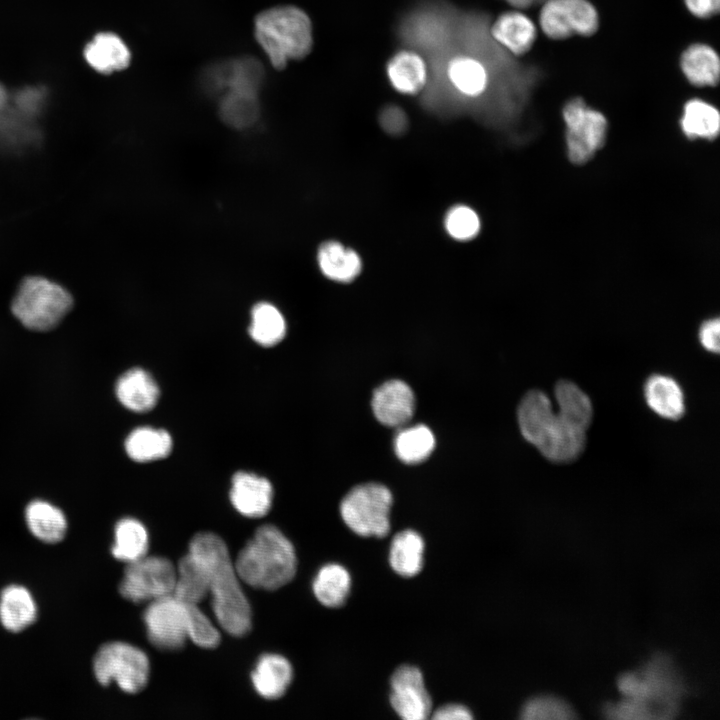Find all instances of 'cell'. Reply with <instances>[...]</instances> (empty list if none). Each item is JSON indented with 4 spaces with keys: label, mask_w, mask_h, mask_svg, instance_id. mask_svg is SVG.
<instances>
[{
    "label": "cell",
    "mask_w": 720,
    "mask_h": 720,
    "mask_svg": "<svg viewBox=\"0 0 720 720\" xmlns=\"http://www.w3.org/2000/svg\"><path fill=\"white\" fill-rule=\"evenodd\" d=\"M188 552L204 565L208 576L211 606L219 625L234 637L247 635L252 613L225 542L211 532L194 535Z\"/></svg>",
    "instance_id": "6da1fadb"
},
{
    "label": "cell",
    "mask_w": 720,
    "mask_h": 720,
    "mask_svg": "<svg viewBox=\"0 0 720 720\" xmlns=\"http://www.w3.org/2000/svg\"><path fill=\"white\" fill-rule=\"evenodd\" d=\"M517 418L524 439L551 462L574 461L585 448L586 430L559 410L554 411L543 391L530 390L523 396Z\"/></svg>",
    "instance_id": "7a4b0ae2"
},
{
    "label": "cell",
    "mask_w": 720,
    "mask_h": 720,
    "mask_svg": "<svg viewBox=\"0 0 720 720\" xmlns=\"http://www.w3.org/2000/svg\"><path fill=\"white\" fill-rule=\"evenodd\" d=\"M234 567L249 586L274 591L294 578L297 558L289 539L274 525L266 524L239 551Z\"/></svg>",
    "instance_id": "3957f363"
},
{
    "label": "cell",
    "mask_w": 720,
    "mask_h": 720,
    "mask_svg": "<svg viewBox=\"0 0 720 720\" xmlns=\"http://www.w3.org/2000/svg\"><path fill=\"white\" fill-rule=\"evenodd\" d=\"M254 34L270 63L278 70L289 61L306 57L313 45L312 24L308 15L292 5L271 7L259 13Z\"/></svg>",
    "instance_id": "277c9868"
},
{
    "label": "cell",
    "mask_w": 720,
    "mask_h": 720,
    "mask_svg": "<svg viewBox=\"0 0 720 720\" xmlns=\"http://www.w3.org/2000/svg\"><path fill=\"white\" fill-rule=\"evenodd\" d=\"M623 696L644 706L651 719L674 717L685 687L671 659L653 656L639 671L623 673L617 680Z\"/></svg>",
    "instance_id": "5b68a950"
},
{
    "label": "cell",
    "mask_w": 720,
    "mask_h": 720,
    "mask_svg": "<svg viewBox=\"0 0 720 720\" xmlns=\"http://www.w3.org/2000/svg\"><path fill=\"white\" fill-rule=\"evenodd\" d=\"M71 293L47 277L31 275L19 284L11 303L16 319L33 331L56 328L73 307Z\"/></svg>",
    "instance_id": "8992f818"
},
{
    "label": "cell",
    "mask_w": 720,
    "mask_h": 720,
    "mask_svg": "<svg viewBox=\"0 0 720 720\" xmlns=\"http://www.w3.org/2000/svg\"><path fill=\"white\" fill-rule=\"evenodd\" d=\"M393 502L387 487L365 483L352 488L340 504L344 523L357 535L385 537L390 530L389 513Z\"/></svg>",
    "instance_id": "52a82bcc"
},
{
    "label": "cell",
    "mask_w": 720,
    "mask_h": 720,
    "mask_svg": "<svg viewBox=\"0 0 720 720\" xmlns=\"http://www.w3.org/2000/svg\"><path fill=\"white\" fill-rule=\"evenodd\" d=\"M93 672L102 686L115 682L122 691L135 694L146 687L150 665L142 650L114 641L98 649L93 659Z\"/></svg>",
    "instance_id": "ba28073f"
},
{
    "label": "cell",
    "mask_w": 720,
    "mask_h": 720,
    "mask_svg": "<svg viewBox=\"0 0 720 720\" xmlns=\"http://www.w3.org/2000/svg\"><path fill=\"white\" fill-rule=\"evenodd\" d=\"M176 584V568L160 556H144L127 563L119 585L123 598L139 604L173 595Z\"/></svg>",
    "instance_id": "9c48e42d"
},
{
    "label": "cell",
    "mask_w": 720,
    "mask_h": 720,
    "mask_svg": "<svg viewBox=\"0 0 720 720\" xmlns=\"http://www.w3.org/2000/svg\"><path fill=\"white\" fill-rule=\"evenodd\" d=\"M562 114L567 128L569 159L575 164H583L604 144L607 120L601 112L589 108L581 98L566 103Z\"/></svg>",
    "instance_id": "30bf717a"
},
{
    "label": "cell",
    "mask_w": 720,
    "mask_h": 720,
    "mask_svg": "<svg viewBox=\"0 0 720 720\" xmlns=\"http://www.w3.org/2000/svg\"><path fill=\"white\" fill-rule=\"evenodd\" d=\"M149 642L159 650L176 651L188 639L189 603L174 595L149 602L144 614Z\"/></svg>",
    "instance_id": "8fae6325"
},
{
    "label": "cell",
    "mask_w": 720,
    "mask_h": 720,
    "mask_svg": "<svg viewBox=\"0 0 720 720\" xmlns=\"http://www.w3.org/2000/svg\"><path fill=\"white\" fill-rule=\"evenodd\" d=\"M542 31L551 39L590 36L599 26L598 13L587 0H547L539 16Z\"/></svg>",
    "instance_id": "7c38bea8"
},
{
    "label": "cell",
    "mask_w": 720,
    "mask_h": 720,
    "mask_svg": "<svg viewBox=\"0 0 720 720\" xmlns=\"http://www.w3.org/2000/svg\"><path fill=\"white\" fill-rule=\"evenodd\" d=\"M390 702L404 720H424L430 715L432 701L417 667L402 665L395 670L391 677Z\"/></svg>",
    "instance_id": "4fadbf2b"
},
{
    "label": "cell",
    "mask_w": 720,
    "mask_h": 720,
    "mask_svg": "<svg viewBox=\"0 0 720 720\" xmlns=\"http://www.w3.org/2000/svg\"><path fill=\"white\" fill-rule=\"evenodd\" d=\"M371 406L380 423L400 427L412 418L415 398L405 382L394 379L384 382L373 392Z\"/></svg>",
    "instance_id": "5bb4252c"
},
{
    "label": "cell",
    "mask_w": 720,
    "mask_h": 720,
    "mask_svg": "<svg viewBox=\"0 0 720 720\" xmlns=\"http://www.w3.org/2000/svg\"><path fill=\"white\" fill-rule=\"evenodd\" d=\"M273 487L268 479L238 471L232 478L230 500L234 508L249 518L265 516L272 505Z\"/></svg>",
    "instance_id": "9a60e30c"
},
{
    "label": "cell",
    "mask_w": 720,
    "mask_h": 720,
    "mask_svg": "<svg viewBox=\"0 0 720 720\" xmlns=\"http://www.w3.org/2000/svg\"><path fill=\"white\" fill-rule=\"evenodd\" d=\"M115 394L124 407L143 413L155 407L159 400L160 390L150 373L135 367L127 370L118 378Z\"/></svg>",
    "instance_id": "2e32d148"
},
{
    "label": "cell",
    "mask_w": 720,
    "mask_h": 720,
    "mask_svg": "<svg viewBox=\"0 0 720 720\" xmlns=\"http://www.w3.org/2000/svg\"><path fill=\"white\" fill-rule=\"evenodd\" d=\"M83 55L88 65L102 74L124 70L131 60L126 43L112 32L96 34L85 46Z\"/></svg>",
    "instance_id": "e0dca14e"
},
{
    "label": "cell",
    "mask_w": 720,
    "mask_h": 720,
    "mask_svg": "<svg viewBox=\"0 0 720 720\" xmlns=\"http://www.w3.org/2000/svg\"><path fill=\"white\" fill-rule=\"evenodd\" d=\"M644 398L658 416L679 420L685 414V398L680 384L663 374L650 375L644 383Z\"/></svg>",
    "instance_id": "ac0fdd59"
},
{
    "label": "cell",
    "mask_w": 720,
    "mask_h": 720,
    "mask_svg": "<svg viewBox=\"0 0 720 720\" xmlns=\"http://www.w3.org/2000/svg\"><path fill=\"white\" fill-rule=\"evenodd\" d=\"M490 33L500 46L517 56L528 52L536 39L534 23L519 11L501 14L493 23Z\"/></svg>",
    "instance_id": "d6986e66"
},
{
    "label": "cell",
    "mask_w": 720,
    "mask_h": 720,
    "mask_svg": "<svg viewBox=\"0 0 720 720\" xmlns=\"http://www.w3.org/2000/svg\"><path fill=\"white\" fill-rule=\"evenodd\" d=\"M293 669L290 662L281 655H262L251 674L256 692L268 700L281 698L290 686Z\"/></svg>",
    "instance_id": "ffe728a7"
},
{
    "label": "cell",
    "mask_w": 720,
    "mask_h": 720,
    "mask_svg": "<svg viewBox=\"0 0 720 720\" xmlns=\"http://www.w3.org/2000/svg\"><path fill=\"white\" fill-rule=\"evenodd\" d=\"M38 615L36 601L31 592L19 584H10L0 593V622L13 633L32 625Z\"/></svg>",
    "instance_id": "44dd1931"
},
{
    "label": "cell",
    "mask_w": 720,
    "mask_h": 720,
    "mask_svg": "<svg viewBox=\"0 0 720 720\" xmlns=\"http://www.w3.org/2000/svg\"><path fill=\"white\" fill-rule=\"evenodd\" d=\"M40 139L36 121L20 115L8 104L0 115V152L23 154L37 147Z\"/></svg>",
    "instance_id": "7402d4cb"
},
{
    "label": "cell",
    "mask_w": 720,
    "mask_h": 720,
    "mask_svg": "<svg viewBox=\"0 0 720 720\" xmlns=\"http://www.w3.org/2000/svg\"><path fill=\"white\" fill-rule=\"evenodd\" d=\"M388 79L398 92L414 95L427 81V65L423 57L412 50H401L387 63Z\"/></svg>",
    "instance_id": "603a6c76"
},
{
    "label": "cell",
    "mask_w": 720,
    "mask_h": 720,
    "mask_svg": "<svg viewBox=\"0 0 720 720\" xmlns=\"http://www.w3.org/2000/svg\"><path fill=\"white\" fill-rule=\"evenodd\" d=\"M317 264L326 278L341 283L354 280L362 268L359 255L338 241H326L319 246Z\"/></svg>",
    "instance_id": "cb8c5ba5"
},
{
    "label": "cell",
    "mask_w": 720,
    "mask_h": 720,
    "mask_svg": "<svg viewBox=\"0 0 720 720\" xmlns=\"http://www.w3.org/2000/svg\"><path fill=\"white\" fill-rule=\"evenodd\" d=\"M25 521L31 534L48 544L62 541L68 527L63 511L43 500H34L26 506Z\"/></svg>",
    "instance_id": "d4e9b609"
},
{
    "label": "cell",
    "mask_w": 720,
    "mask_h": 720,
    "mask_svg": "<svg viewBox=\"0 0 720 720\" xmlns=\"http://www.w3.org/2000/svg\"><path fill=\"white\" fill-rule=\"evenodd\" d=\"M680 64L688 81L695 86H714L719 81L720 60L708 45L698 43L689 46L682 53Z\"/></svg>",
    "instance_id": "484cf974"
},
{
    "label": "cell",
    "mask_w": 720,
    "mask_h": 720,
    "mask_svg": "<svg viewBox=\"0 0 720 720\" xmlns=\"http://www.w3.org/2000/svg\"><path fill=\"white\" fill-rule=\"evenodd\" d=\"M172 445V438L166 430L148 426L134 429L125 440L127 455L141 463L167 457Z\"/></svg>",
    "instance_id": "4316f807"
},
{
    "label": "cell",
    "mask_w": 720,
    "mask_h": 720,
    "mask_svg": "<svg viewBox=\"0 0 720 720\" xmlns=\"http://www.w3.org/2000/svg\"><path fill=\"white\" fill-rule=\"evenodd\" d=\"M425 544L419 533L403 530L397 533L390 545L389 563L392 569L403 577L417 575L423 567Z\"/></svg>",
    "instance_id": "83f0119b"
},
{
    "label": "cell",
    "mask_w": 720,
    "mask_h": 720,
    "mask_svg": "<svg viewBox=\"0 0 720 720\" xmlns=\"http://www.w3.org/2000/svg\"><path fill=\"white\" fill-rule=\"evenodd\" d=\"M208 594L206 569L197 557L188 552L178 562L173 595L183 602L198 605Z\"/></svg>",
    "instance_id": "f1b7e54d"
},
{
    "label": "cell",
    "mask_w": 720,
    "mask_h": 720,
    "mask_svg": "<svg viewBox=\"0 0 720 720\" xmlns=\"http://www.w3.org/2000/svg\"><path fill=\"white\" fill-rule=\"evenodd\" d=\"M148 533L137 519H120L114 527V543L111 554L117 560L130 563L146 556L148 551Z\"/></svg>",
    "instance_id": "f546056e"
},
{
    "label": "cell",
    "mask_w": 720,
    "mask_h": 720,
    "mask_svg": "<svg viewBox=\"0 0 720 720\" xmlns=\"http://www.w3.org/2000/svg\"><path fill=\"white\" fill-rule=\"evenodd\" d=\"M250 337L259 345L272 347L286 335V321L281 311L272 303L262 301L251 309Z\"/></svg>",
    "instance_id": "4dcf8cb0"
},
{
    "label": "cell",
    "mask_w": 720,
    "mask_h": 720,
    "mask_svg": "<svg viewBox=\"0 0 720 720\" xmlns=\"http://www.w3.org/2000/svg\"><path fill=\"white\" fill-rule=\"evenodd\" d=\"M312 587L315 597L322 605L340 607L350 592L351 577L345 567L336 563L326 564L319 569Z\"/></svg>",
    "instance_id": "1f68e13d"
},
{
    "label": "cell",
    "mask_w": 720,
    "mask_h": 720,
    "mask_svg": "<svg viewBox=\"0 0 720 720\" xmlns=\"http://www.w3.org/2000/svg\"><path fill=\"white\" fill-rule=\"evenodd\" d=\"M447 77L451 85L467 97L481 95L488 85V72L485 66L470 56L451 59L447 66Z\"/></svg>",
    "instance_id": "d6a6232c"
},
{
    "label": "cell",
    "mask_w": 720,
    "mask_h": 720,
    "mask_svg": "<svg viewBox=\"0 0 720 720\" xmlns=\"http://www.w3.org/2000/svg\"><path fill=\"white\" fill-rule=\"evenodd\" d=\"M396 456L406 464H417L427 459L435 446L432 431L423 424L403 428L394 438Z\"/></svg>",
    "instance_id": "836d02e7"
},
{
    "label": "cell",
    "mask_w": 720,
    "mask_h": 720,
    "mask_svg": "<svg viewBox=\"0 0 720 720\" xmlns=\"http://www.w3.org/2000/svg\"><path fill=\"white\" fill-rule=\"evenodd\" d=\"M221 119L235 129L255 124L260 114L258 95L248 92H225L219 105Z\"/></svg>",
    "instance_id": "e575fe53"
},
{
    "label": "cell",
    "mask_w": 720,
    "mask_h": 720,
    "mask_svg": "<svg viewBox=\"0 0 720 720\" xmlns=\"http://www.w3.org/2000/svg\"><path fill=\"white\" fill-rule=\"evenodd\" d=\"M681 127L689 138H715L720 129V115L711 104L692 99L684 106Z\"/></svg>",
    "instance_id": "d590c367"
},
{
    "label": "cell",
    "mask_w": 720,
    "mask_h": 720,
    "mask_svg": "<svg viewBox=\"0 0 720 720\" xmlns=\"http://www.w3.org/2000/svg\"><path fill=\"white\" fill-rule=\"evenodd\" d=\"M554 394L558 410L587 431L593 417V407L588 395L569 380L557 382Z\"/></svg>",
    "instance_id": "8d00e7d4"
},
{
    "label": "cell",
    "mask_w": 720,
    "mask_h": 720,
    "mask_svg": "<svg viewBox=\"0 0 720 720\" xmlns=\"http://www.w3.org/2000/svg\"><path fill=\"white\" fill-rule=\"evenodd\" d=\"M520 717L526 720H566L575 718L576 712L564 699L542 694L531 697L524 703L520 710Z\"/></svg>",
    "instance_id": "74e56055"
},
{
    "label": "cell",
    "mask_w": 720,
    "mask_h": 720,
    "mask_svg": "<svg viewBox=\"0 0 720 720\" xmlns=\"http://www.w3.org/2000/svg\"><path fill=\"white\" fill-rule=\"evenodd\" d=\"M446 232L455 240H471L480 231L478 214L470 207L456 205L448 210L444 218Z\"/></svg>",
    "instance_id": "f35d334b"
},
{
    "label": "cell",
    "mask_w": 720,
    "mask_h": 720,
    "mask_svg": "<svg viewBox=\"0 0 720 720\" xmlns=\"http://www.w3.org/2000/svg\"><path fill=\"white\" fill-rule=\"evenodd\" d=\"M48 92L40 86H28L18 89L9 99V107L20 115L37 121L45 111Z\"/></svg>",
    "instance_id": "ab89813d"
},
{
    "label": "cell",
    "mask_w": 720,
    "mask_h": 720,
    "mask_svg": "<svg viewBox=\"0 0 720 720\" xmlns=\"http://www.w3.org/2000/svg\"><path fill=\"white\" fill-rule=\"evenodd\" d=\"M188 638L204 649H214L221 641L219 631L209 618L198 608V605L190 603Z\"/></svg>",
    "instance_id": "60d3db41"
},
{
    "label": "cell",
    "mask_w": 720,
    "mask_h": 720,
    "mask_svg": "<svg viewBox=\"0 0 720 720\" xmlns=\"http://www.w3.org/2000/svg\"><path fill=\"white\" fill-rule=\"evenodd\" d=\"M381 127L391 135H400L408 127L406 113L396 105L384 107L379 115Z\"/></svg>",
    "instance_id": "b9f144b4"
},
{
    "label": "cell",
    "mask_w": 720,
    "mask_h": 720,
    "mask_svg": "<svg viewBox=\"0 0 720 720\" xmlns=\"http://www.w3.org/2000/svg\"><path fill=\"white\" fill-rule=\"evenodd\" d=\"M720 321L719 318H713L704 321L698 332L700 344L705 350L718 354L720 350L719 341Z\"/></svg>",
    "instance_id": "7bdbcfd3"
},
{
    "label": "cell",
    "mask_w": 720,
    "mask_h": 720,
    "mask_svg": "<svg viewBox=\"0 0 720 720\" xmlns=\"http://www.w3.org/2000/svg\"><path fill=\"white\" fill-rule=\"evenodd\" d=\"M436 720H470L473 718L470 710L460 704H446L438 708L432 715Z\"/></svg>",
    "instance_id": "ee69618b"
},
{
    "label": "cell",
    "mask_w": 720,
    "mask_h": 720,
    "mask_svg": "<svg viewBox=\"0 0 720 720\" xmlns=\"http://www.w3.org/2000/svg\"><path fill=\"white\" fill-rule=\"evenodd\" d=\"M688 10L700 18L715 15L720 8V0H684Z\"/></svg>",
    "instance_id": "f6af8a7d"
},
{
    "label": "cell",
    "mask_w": 720,
    "mask_h": 720,
    "mask_svg": "<svg viewBox=\"0 0 720 720\" xmlns=\"http://www.w3.org/2000/svg\"><path fill=\"white\" fill-rule=\"evenodd\" d=\"M10 95L6 88L0 83V115L7 109Z\"/></svg>",
    "instance_id": "bcb514c9"
},
{
    "label": "cell",
    "mask_w": 720,
    "mask_h": 720,
    "mask_svg": "<svg viewBox=\"0 0 720 720\" xmlns=\"http://www.w3.org/2000/svg\"><path fill=\"white\" fill-rule=\"evenodd\" d=\"M510 5L516 7V8H527L529 7L535 0H506Z\"/></svg>",
    "instance_id": "7dc6e473"
}]
</instances>
